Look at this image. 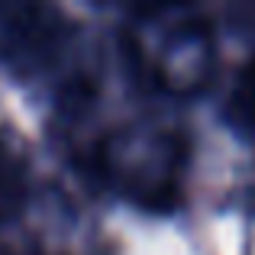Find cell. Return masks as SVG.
Masks as SVG:
<instances>
[{"label": "cell", "mask_w": 255, "mask_h": 255, "mask_svg": "<svg viewBox=\"0 0 255 255\" xmlns=\"http://www.w3.org/2000/svg\"><path fill=\"white\" fill-rule=\"evenodd\" d=\"M132 55L165 94H197L213 75V32L204 19L174 10H152L129 36Z\"/></svg>", "instance_id": "obj_1"}, {"label": "cell", "mask_w": 255, "mask_h": 255, "mask_svg": "<svg viewBox=\"0 0 255 255\" xmlns=\"http://www.w3.org/2000/svg\"><path fill=\"white\" fill-rule=\"evenodd\" d=\"M226 117H230V123H236L239 129H255V62L243 71L239 84L233 87Z\"/></svg>", "instance_id": "obj_3"}, {"label": "cell", "mask_w": 255, "mask_h": 255, "mask_svg": "<svg viewBox=\"0 0 255 255\" xmlns=\"http://www.w3.org/2000/svg\"><path fill=\"white\" fill-rule=\"evenodd\" d=\"M174 139L123 132L104 145L100 171L120 181L142 204L165 207L174 200Z\"/></svg>", "instance_id": "obj_2"}]
</instances>
